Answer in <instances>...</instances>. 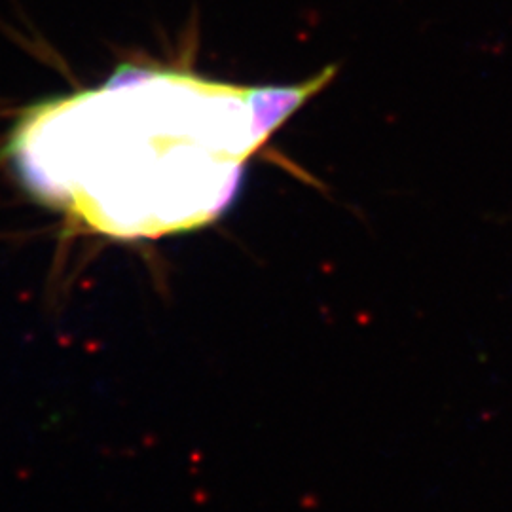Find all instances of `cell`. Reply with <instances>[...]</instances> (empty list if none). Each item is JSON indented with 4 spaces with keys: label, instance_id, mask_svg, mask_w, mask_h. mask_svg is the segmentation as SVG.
Returning <instances> with one entry per match:
<instances>
[{
    "label": "cell",
    "instance_id": "1",
    "mask_svg": "<svg viewBox=\"0 0 512 512\" xmlns=\"http://www.w3.org/2000/svg\"><path fill=\"white\" fill-rule=\"evenodd\" d=\"M241 95L188 74L124 69L31 110L14 156L37 194L101 234L188 230L217 217L234 165L253 150L224 129Z\"/></svg>",
    "mask_w": 512,
    "mask_h": 512
}]
</instances>
